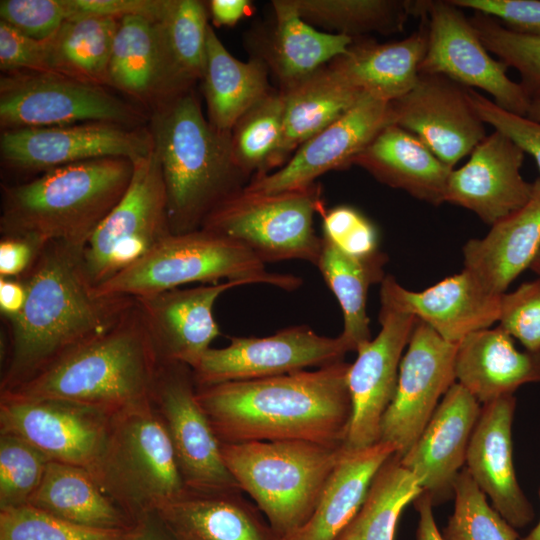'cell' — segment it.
<instances>
[{
	"mask_svg": "<svg viewBox=\"0 0 540 540\" xmlns=\"http://www.w3.org/2000/svg\"><path fill=\"white\" fill-rule=\"evenodd\" d=\"M72 17L69 0H1L0 20L37 41H49Z\"/></svg>",
	"mask_w": 540,
	"mask_h": 540,
	"instance_id": "7dc6e473",
	"label": "cell"
},
{
	"mask_svg": "<svg viewBox=\"0 0 540 540\" xmlns=\"http://www.w3.org/2000/svg\"><path fill=\"white\" fill-rule=\"evenodd\" d=\"M302 19L328 33L352 39L402 32L419 17L421 0H291Z\"/></svg>",
	"mask_w": 540,
	"mask_h": 540,
	"instance_id": "f35d334b",
	"label": "cell"
},
{
	"mask_svg": "<svg viewBox=\"0 0 540 540\" xmlns=\"http://www.w3.org/2000/svg\"><path fill=\"white\" fill-rule=\"evenodd\" d=\"M409 36L387 43L361 37L329 65L349 83L377 99L392 102L408 93L419 78L428 46L426 17Z\"/></svg>",
	"mask_w": 540,
	"mask_h": 540,
	"instance_id": "f1b7e54d",
	"label": "cell"
},
{
	"mask_svg": "<svg viewBox=\"0 0 540 540\" xmlns=\"http://www.w3.org/2000/svg\"><path fill=\"white\" fill-rule=\"evenodd\" d=\"M26 299L27 289L22 279L0 277V312L6 321L22 312Z\"/></svg>",
	"mask_w": 540,
	"mask_h": 540,
	"instance_id": "9f6ffc18",
	"label": "cell"
},
{
	"mask_svg": "<svg viewBox=\"0 0 540 540\" xmlns=\"http://www.w3.org/2000/svg\"><path fill=\"white\" fill-rule=\"evenodd\" d=\"M341 338L317 334L307 325L290 326L267 337H232L228 346L209 348L192 369L196 386L254 380L321 367L344 360Z\"/></svg>",
	"mask_w": 540,
	"mask_h": 540,
	"instance_id": "9a60e30c",
	"label": "cell"
},
{
	"mask_svg": "<svg viewBox=\"0 0 540 540\" xmlns=\"http://www.w3.org/2000/svg\"><path fill=\"white\" fill-rule=\"evenodd\" d=\"M280 92L284 130L275 168L283 166L304 142L341 117L364 94L329 64Z\"/></svg>",
	"mask_w": 540,
	"mask_h": 540,
	"instance_id": "d6a6232c",
	"label": "cell"
},
{
	"mask_svg": "<svg viewBox=\"0 0 540 540\" xmlns=\"http://www.w3.org/2000/svg\"><path fill=\"white\" fill-rule=\"evenodd\" d=\"M69 3L72 17L93 16L120 20L138 16L158 22L165 13L168 0H69Z\"/></svg>",
	"mask_w": 540,
	"mask_h": 540,
	"instance_id": "db71d44e",
	"label": "cell"
},
{
	"mask_svg": "<svg viewBox=\"0 0 540 540\" xmlns=\"http://www.w3.org/2000/svg\"><path fill=\"white\" fill-rule=\"evenodd\" d=\"M530 269L540 277V251L534 259Z\"/></svg>",
	"mask_w": 540,
	"mask_h": 540,
	"instance_id": "be15d7a7",
	"label": "cell"
},
{
	"mask_svg": "<svg viewBox=\"0 0 540 540\" xmlns=\"http://www.w3.org/2000/svg\"><path fill=\"white\" fill-rule=\"evenodd\" d=\"M323 211L316 184L277 193L244 187L221 202L201 228L240 243L263 263L301 259L316 265L322 237L313 219Z\"/></svg>",
	"mask_w": 540,
	"mask_h": 540,
	"instance_id": "9c48e42d",
	"label": "cell"
},
{
	"mask_svg": "<svg viewBox=\"0 0 540 540\" xmlns=\"http://www.w3.org/2000/svg\"><path fill=\"white\" fill-rule=\"evenodd\" d=\"M526 117L540 122V92L531 96Z\"/></svg>",
	"mask_w": 540,
	"mask_h": 540,
	"instance_id": "94428289",
	"label": "cell"
},
{
	"mask_svg": "<svg viewBox=\"0 0 540 540\" xmlns=\"http://www.w3.org/2000/svg\"><path fill=\"white\" fill-rule=\"evenodd\" d=\"M457 344L445 341L416 319L400 362L394 398L380 425L379 441L395 445L399 457L416 442L441 399L456 382Z\"/></svg>",
	"mask_w": 540,
	"mask_h": 540,
	"instance_id": "2e32d148",
	"label": "cell"
},
{
	"mask_svg": "<svg viewBox=\"0 0 540 540\" xmlns=\"http://www.w3.org/2000/svg\"><path fill=\"white\" fill-rule=\"evenodd\" d=\"M413 503L419 514L416 540H444L437 528L432 510L433 504L429 496L423 492Z\"/></svg>",
	"mask_w": 540,
	"mask_h": 540,
	"instance_id": "680465c9",
	"label": "cell"
},
{
	"mask_svg": "<svg viewBox=\"0 0 540 540\" xmlns=\"http://www.w3.org/2000/svg\"><path fill=\"white\" fill-rule=\"evenodd\" d=\"M481 404L455 382L441 399L426 427L400 457L434 505L454 498V485L465 467L469 441Z\"/></svg>",
	"mask_w": 540,
	"mask_h": 540,
	"instance_id": "7402d4cb",
	"label": "cell"
},
{
	"mask_svg": "<svg viewBox=\"0 0 540 540\" xmlns=\"http://www.w3.org/2000/svg\"><path fill=\"white\" fill-rule=\"evenodd\" d=\"M540 251V177L533 182L530 200L491 226L483 238L463 247L465 270L491 294L501 296Z\"/></svg>",
	"mask_w": 540,
	"mask_h": 540,
	"instance_id": "4316f807",
	"label": "cell"
},
{
	"mask_svg": "<svg viewBox=\"0 0 540 540\" xmlns=\"http://www.w3.org/2000/svg\"><path fill=\"white\" fill-rule=\"evenodd\" d=\"M514 395L481 405L466 454L465 468L491 506L515 529L534 519L530 501L521 489L514 468L512 425Z\"/></svg>",
	"mask_w": 540,
	"mask_h": 540,
	"instance_id": "cb8c5ba5",
	"label": "cell"
},
{
	"mask_svg": "<svg viewBox=\"0 0 540 540\" xmlns=\"http://www.w3.org/2000/svg\"><path fill=\"white\" fill-rule=\"evenodd\" d=\"M389 124L390 102L364 93L341 117L304 142L283 166L253 177L245 189L277 193L307 188L326 172L352 166L354 159Z\"/></svg>",
	"mask_w": 540,
	"mask_h": 540,
	"instance_id": "ffe728a7",
	"label": "cell"
},
{
	"mask_svg": "<svg viewBox=\"0 0 540 540\" xmlns=\"http://www.w3.org/2000/svg\"><path fill=\"white\" fill-rule=\"evenodd\" d=\"M246 284L227 280L135 298L160 361L195 368L220 334L213 315L217 298L226 290Z\"/></svg>",
	"mask_w": 540,
	"mask_h": 540,
	"instance_id": "603a6c76",
	"label": "cell"
},
{
	"mask_svg": "<svg viewBox=\"0 0 540 540\" xmlns=\"http://www.w3.org/2000/svg\"><path fill=\"white\" fill-rule=\"evenodd\" d=\"M268 72L258 56L247 62L232 56L209 25L201 82L211 125L231 132L240 117L272 90Z\"/></svg>",
	"mask_w": 540,
	"mask_h": 540,
	"instance_id": "e575fe53",
	"label": "cell"
},
{
	"mask_svg": "<svg viewBox=\"0 0 540 540\" xmlns=\"http://www.w3.org/2000/svg\"><path fill=\"white\" fill-rule=\"evenodd\" d=\"M148 130L108 122L4 130L0 136L2 162L24 172H47L100 158L132 162L153 150Z\"/></svg>",
	"mask_w": 540,
	"mask_h": 540,
	"instance_id": "5bb4252c",
	"label": "cell"
},
{
	"mask_svg": "<svg viewBox=\"0 0 540 540\" xmlns=\"http://www.w3.org/2000/svg\"><path fill=\"white\" fill-rule=\"evenodd\" d=\"M208 7L198 0H168L158 21L162 49L176 95L201 81L206 55Z\"/></svg>",
	"mask_w": 540,
	"mask_h": 540,
	"instance_id": "ab89813d",
	"label": "cell"
},
{
	"mask_svg": "<svg viewBox=\"0 0 540 540\" xmlns=\"http://www.w3.org/2000/svg\"><path fill=\"white\" fill-rule=\"evenodd\" d=\"M241 492L186 488L154 515L171 540H282Z\"/></svg>",
	"mask_w": 540,
	"mask_h": 540,
	"instance_id": "484cf974",
	"label": "cell"
},
{
	"mask_svg": "<svg viewBox=\"0 0 540 540\" xmlns=\"http://www.w3.org/2000/svg\"><path fill=\"white\" fill-rule=\"evenodd\" d=\"M0 68L4 73L50 71L47 43L30 38L0 20Z\"/></svg>",
	"mask_w": 540,
	"mask_h": 540,
	"instance_id": "f5cc1de1",
	"label": "cell"
},
{
	"mask_svg": "<svg viewBox=\"0 0 540 540\" xmlns=\"http://www.w3.org/2000/svg\"><path fill=\"white\" fill-rule=\"evenodd\" d=\"M132 529H102L75 524L29 504L0 509V540H133Z\"/></svg>",
	"mask_w": 540,
	"mask_h": 540,
	"instance_id": "ee69618b",
	"label": "cell"
},
{
	"mask_svg": "<svg viewBox=\"0 0 540 540\" xmlns=\"http://www.w3.org/2000/svg\"><path fill=\"white\" fill-rule=\"evenodd\" d=\"M154 515L141 521L138 532L133 540H164L160 532L154 527Z\"/></svg>",
	"mask_w": 540,
	"mask_h": 540,
	"instance_id": "91938a15",
	"label": "cell"
},
{
	"mask_svg": "<svg viewBox=\"0 0 540 540\" xmlns=\"http://www.w3.org/2000/svg\"><path fill=\"white\" fill-rule=\"evenodd\" d=\"M458 7L489 15L504 27L540 35V0H451Z\"/></svg>",
	"mask_w": 540,
	"mask_h": 540,
	"instance_id": "816d5d0a",
	"label": "cell"
},
{
	"mask_svg": "<svg viewBox=\"0 0 540 540\" xmlns=\"http://www.w3.org/2000/svg\"><path fill=\"white\" fill-rule=\"evenodd\" d=\"M149 131L166 188L171 234L200 229L221 202L249 183L233 158L230 132L205 118L194 89L154 107Z\"/></svg>",
	"mask_w": 540,
	"mask_h": 540,
	"instance_id": "3957f363",
	"label": "cell"
},
{
	"mask_svg": "<svg viewBox=\"0 0 540 540\" xmlns=\"http://www.w3.org/2000/svg\"><path fill=\"white\" fill-rule=\"evenodd\" d=\"M470 23L487 50L520 75L528 95L540 92V35L514 32L495 18L473 12Z\"/></svg>",
	"mask_w": 540,
	"mask_h": 540,
	"instance_id": "f6af8a7d",
	"label": "cell"
},
{
	"mask_svg": "<svg viewBox=\"0 0 540 540\" xmlns=\"http://www.w3.org/2000/svg\"><path fill=\"white\" fill-rule=\"evenodd\" d=\"M160 363L135 300L111 329L0 397L63 400L113 416L151 399Z\"/></svg>",
	"mask_w": 540,
	"mask_h": 540,
	"instance_id": "277c9868",
	"label": "cell"
},
{
	"mask_svg": "<svg viewBox=\"0 0 540 540\" xmlns=\"http://www.w3.org/2000/svg\"><path fill=\"white\" fill-rule=\"evenodd\" d=\"M539 498H540V489H539ZM519 540H540V519L536 526L524 537Z\"/></svg>",
	"mask_w": 540,
	"mask_h": 540,
	"instance_id": "6125c7cd",
	"label": "cell"
},
{
	"mask_svg": "<svg viewBox=\"0 0 540 540\" xmlns=\"http://www.w3.org/2000/svg\"><path fill=\"white\" fill-rule=\"evenodd\" d=\"M151 402L167 430L186 488L241 490L223 462L220 442L197 399L191 367L161 362Z\"/></svg>",
	"mask_w": 540,
	"mask_h": 540,
	"instance_id": "4fadbf2b",
	"label": "cell"
},
{
	"mask_svg": "<svg viewBox=\"0 0 540 540\" xmlns=\"http://www.w3.org/2000/svg\"><path fill=\"white\" fill-rule=\"evenodd\" d=\"M249 0H211L208 2L212 22L215 26H234L251 10Z\"/></svg>",
	"mask_w": 540,
	"mask_h": 540,
	"instance_id": "6f0895ef",
	"label": "cell"
},
{
	"mask_svg": "<svg viewBox=\"0 0 540 540\" xmlns=\"http://www.w3.org/2000/svg\"><path fill=\"white\" fill-rule=\"evenodd\" d=\"M386 262L381 251L369 257H356L322 236L316 266L341 307L344 322L340 336L351 351L371 340L367 295L371 285L384 279Z\"/></svg>",
	"mask_w": 540,
	"mask_h": 540,
	"instance_id": "8d00e7d4",
	"label": "cell"
},
{
	"mask_svg": "<svg viewBox=\"0 0 540 540\" xmlns=\"http://www.w3.org/2000/svg\"><path fill=\"white\" fill-rule=\"evenodd\" d=\"M83 249L47 243L21 278L22 312L8 322L0 393L34 378L71 350L111 329L135 304L133 297L103 296L90 281Z\"/></svg>",
	"mask_w": 540,
	"mask_h": 540,
	"instance_id": "6da1fadb",
	"label": "cell"
},
{
	"mask_svg": "<svg viewBox=\"0 0 540 540\" xmlns=\"http://www.w3.org/2000/svg\"><path fill=\"white\" fill-rule=\"evenodd\" d=\"M142 113L105 86L52 71L4 73L0 78L2 131L108 122L134 128Z\"/></svg>",
	"mask_w": 540,
	"mask_h": 540,
	"instance_id": "30bf717a",
	"label": "cell"
},
{
	"mask_svg": "<svg viewBox=\"0 0 540 540\" xmlns=\"http://www.w3.org/2000/svg\"><path fill=\"white\" fill-rule=\"evenodd\" d=\"M108 81L109 86L153 108L178 96L168 75L158 22L138 16L119 20Z\"/></svg>",
	"mask_w": 540,
	"mask_h": 540,
	"instance_id": "1f68e13d",
	"label": "cell"
},
{
	"mask_svg": "<svg viewBox=\"0 0 540 540\" xmlns=\"http://www.w3.org/2000/svg\"><path fill=\"white\" fill-rule=\"evenodd\" d=\"M44 245L21 236H1L0 277L21 279Z\"/></svg>",
	"mask_w": 540,
	"mask_h": 540,
	"instance_id": "11a10c76",
	"label": "cell"
},
{
	"mask_svg": "<svg viewBox=\"0 0 540 540\" xmlns=\"http://www.w3.org/2000/svg\"><path fill=\"white\" fill-rule=\"evenodd\" d=\"M274 26L260 57L280 89L308 77L344 54L353 39L320 31L297 13L291 0L272 1Z\"/></svg>",
	"mask_w": 540,
	"mask_h": 540,
	"instance_id": "836d02e7",
	"label": "cell"
},
{
	"mask_svg": "<svg viewBox=\"0 0 540 540\" xmlns=\"http://www.w3.org/2000/svg\"><path fill=\"white\" fill-rule=\"evenodd\" d=\"M469 99L483 122L508 136L525 154L533 157L540 171V122L506 111L471 88Z\"/></svg>",
	"mask_w": 540,
	"mask_h": 540,
	"instance_id": "f907efd6",
	"label": "cell"
},
{
	"mask_svg": "<svg viewBox=\"0 0 540 540\" xmlns=\"http://www.w3.org/2000/svg\"><path fill=\"white\" fill-rule=\"evenodd\" d=\"M350 363L197 386V399L220 443L307 440L344 445L352 418Z\"/></svg>",
	"mask_w": 540,
	"mask_h": 540,
	"instance_id": "7a4b0ae2",
	"label": "cell"
},
{
	"mask_svg": "<svg viewBox=\"0 0 540 540\" xmlns=\"http://www.w3.org/2000/svg\"><path fill=\"white\" fill-rule=\"evenodd\" d=\"M428 46L419 72L441 74L471 89L488 93L502 109L526 116L530 96L508 67L484 46L464 9L451 0H422Z\"/></svg>",
	"mask_w": 540,
	"mask_h": 540,
	"instance_id": "7c38bea8",
	"label": "cell"
},
{
	"mask_svg": "<svg viewBox=\"0 0 540 540\" xmlns=\"http://www.w3.org/2000/svg\"><path fill=\"white\" fill-rule=\"evenodd\" d=\"M444 540H519L511 526L488 502L464 467L454 485V509L442 530Z\"/></svg>",
	"mask_w": 540,
	"mask_h": 540,
	"instance_id": "7bdbcfd3",
	"label": "cell"
},
{
	"mask_svg": "<svg viewBox=\"0 0 540 540\" xmlns=\"http://www.w3.org/2000/svg\"><path fill=\"white\" fill-rule=\"evenodd\" d=\"M396 451L382 441L358 450L345 448L311 517L282 540H338L361 508L373 477Z\"/></svg>",
	"mask_w": 540,
	"mask_h": 540,
	"instance_id": "4dcf8cb0",
	"label": "cell"
},
{
	"mask_svg": "<svg viewBox=\"0 0 540 540\" xmlns=\"http://www.w3.org/2000/svg\"><path fill=\"white\" fill-rule=\"evenodd\" d=\"M323 236L344 252L356 257H369L379 252L378 234L374 225L350 206H337L323 211Z\"/></svg>",
	"mask_w": 540,
	"mask_h": 540,
	"instance_id": "681fc988",
	"label": "cell"
},
{
	"mask_svg": "<svg viewBox=\"0 0 540 540\" xmlns=\"http://www.w3.org/2000/svg\"><path fill=\"white\" fill-rule=\"evenodd\" d=\"M133 174L126 158H100L59 167L2 188L1 236L83 249L125 193Z\"/></svg>",
	"mask_w": 540,
	"mask_h": 540,
	"instance_id": "5b68a950",
	"label": "cell"
},
{
	"mask_svg": "<svg viewBox=\"0 0 540 540\" xmlns=\"http://www.w3.org/2000/svg\"><path fill=\"white\" fill-rule=\"evenodd\" d=\"M28 504L63 520L102 529H132L133 521L84 468L49 461Z\"/></svg>",
	"mask_w": 540,
	"mask_h": 540,
	"instance_id": "d590c367",
	"label": "cell"
},
{
	"mask_svg": "<svg viewBox=\"0 0 540 540\" xmlns=\"http://www.w3.org/2000/svg\"><path fill=\"white\" fill-rule=\"evenodd\" d=\"M111 417L63 400L0 397V432L25 439L51 460L88 472L103 452Z\"/></svg>",
	"mask_w": 540,
	"mask_h": 540,
	"instance_id": "d6986e66",
	"label": "cell"
},
{
	"mask_svg": "<svg viewBox=\"0 0 540 540\" xmlns=\"http://www.w3.org/2000/svg\"><path fill=\"white\" fill-rule=\"evenodd\" d=\"M469 156L451 171L445 202L472 211L492 226L530 200L533 182L521 174L525 152L508 136L494 130Z\"/></svg>",
	"mask_w": 540,
	"mask_h": 540,
	"instance_id": "44dd1931",
	"label": "cell"
},
{
	"mask_svg": "<svg viewBox=\"0 0 540 540\" xmlns=\"http://www.w3.org/2000/svg\"><path fill=\"white\" fill-rule=\"evenodd\" d=\"M455 379L481 405L540 382V351H519L505 330L486 328L457 344Z\"/></svg>",
	"mask_w": 540,
	"mask_h": 540,
	"instance_id": "83f0119b",
	"label": "cell"
},
{
	"mask_svg": "<svg viewBox=\"0 0 540 540\" xmlns=\"http://www.w3.org/2000/svg\"><path fill=\"white\" fill-rule=\"evenodd\" d=\"M118 23L114 18L93 16L66 20L46 42L50 71L107 86Z\"/></svg>",
	"mask_w": 540,
	"mask_h": 540,
	"instance_id": "74e56055",
	"label": "cell"
},
{
	"mask_svg": "<svg viewBox=\"0 0 540 540\" xmlns=\"http://www.w3.org/2000/svg\"><path fill=\"white\" fill-rule=\"evenodd\" d=\"M379 182L438 206L445 202L448 177L445 165L419 138L389 124L354 159Z\"/></svg>",
	"mask_w": 540,
	"mask_h": 540,
	"instance_id": "f546056e",
	"label": "cell"
},
{
	"mask_svg": "<svg viewBox=\"0 0 540 540\" xmlns=\"http://www.w3.org/2000/svg\"><path fill=\"white\" fill-rule=\"evenodd\" d=\"M171 234L166 188L154 147L133 162L130 183L83 250L86 273L96 287L146 255Z\"/></svg>",
	"mask_w": 540,
	"mask_h": 540,
	"instance_id": "8fae6325",
	"label": "cell"
},
{
	"mask_svg": "<svg viewBox=\"0 0 540 540\" xmlns=\"http://www.w3.org/2000/svg\"><path fill=\"white\" fill-rule=\"evenodd\" d=\"M283 130V97L280 90L273 89L247 110L232 128L233 158L251 179L275 168Z\"/></svg>",
	"mask_w": 540,
	"mask_h": 540,
	"instance_id": "b9f144b4",
	"label": "cell"
},
{
	"mask_svg": "<svg viewBox=\"0 0 540 540\" xmlns=\"http://www.w3.org/2000/svg\"><path fill=\"white\" fill-rule=\"evenodd\" d=\"M221 279L265 283L288 291L302 283L292 274L268 272L265 263L240 243L200 228L169 234L96 290L103 296L139 298L188 283L212 284Z\"/></svg>",
	"mask_w": 540,
	"mask_h": 540,
	"instance_id": "ba28073f",
	"label": "cell"
},
{
	"mask_svg": "<svg viewBox=\"0 0 540 540\" xmlns=\"http://www.w3.org/2000/svg\"><path fill=\"white\" fill-rule=\"evenodd\" d=\"M390 104L392 124L414 134L452 169L487 136L469 88L441 74L420 73L414 87Z\"/></svg>",
	"mask_w": 540,
	"mask_h": 540,
	"instance_id": "e0dca14e",
	"label": "cell"
},
{
	"mask_svg": "<svg viewBox=\"0 0 540 540\" xmlns=\"http://www.w3.org/2000/svg\"><path fill=\"white\" fill-rule=\"evenodd\" d=\"M89 473L136 523L186 489L169 435L151 399L111 417L103 452Z\"/></svg>",
	"mask_w": 540,
	"mask_h": 540,
	"instance_id": "52a82bcc",
	"label": "cell"
},
{
	"mask_svg": "<svg viewBox=\"0 0 540 540\" xmlns=\"http://www.w3.org/2000/svg\"><path fill=\"white\" fill-rule=\"evenodd\" d=\"M497 323L526 350L540 351V277L501 295Z\"/></svg>",
	"mask_w": 540,
	"mask_h": 540,
	"instance_id": "c3c4849f",
	"label": "cell"
},
{
	"mask_svg": "<svg viewBox=\"0 0 540 540\" xmlns=\"http://www.w3.org/2000/svg\"><path fill=\"white\" fill-rule=\"evenodd\" d=\"M377 336L358 346L347 384L352 418L344 447L358 450L379 442L380 425L394 398L399 366L416 318L381 303Z\"/></svg>",
	"mask_w": 540,
	"mask_h": 540,
	"instance_id": "ac0fdd59",
	"label": "cell"
},
{
	"mask_svg": "<svg viewBox=\"0 0 540 540\" xmlns=\"http://www.w3.org/2000/svg\"><path fill=\"white\" fill-rule=\"evenodd\" d=\"M423 493L395 453L379 468L366 498L338 540H394L404 508Z\"/></svg>",
	"mask_w": 540,
	"mask_h": 540,
	"instance_id": "60d3db41",
	"label": "cell"
},
{
	"mask_svg": "<svg viewBox=\"0 0 540 540\" xmlns=\"http://www.w3.org/2000/svg\"><path fill=\"white\" fill-rule=\"evenodd\" d=\"M49 461L25 439L0 432V509L28 504Z\"/></svg>",
	"mask_w": 540,
	"mask_h": 540,
	"instance_id": "bcb514c9",
	"label": "cell"
},
{
	"mask_svg": "<svg viewBox=\"0 0 540 540\" xmlns=\"http://www.w3.org/2000/svg\"><path fill=\"white\" fill-rule=\"evenodd\" d=\"M220 450L239 488L284 538L311 517L345 447L290 439L220 443Z\"/></svg>",
	"mask_w": 540,
	"mask_h": 540,
	"instance_id": "8992f818",
	"label": "cell"
},
{
	"mask_svg": "<svg viewBox=\"0 0 540 540\" xmlns=\"http://www.w3.org/2000/svg\"><path fill=\"white\" fill-rule=\"evenodd\" d=\"M500 298L465 269L423 291L408 290L391 275L380 288L381 303L414 316L454 344L498 322Z\"/></svg>",
	"mask_w": 540,
	"mask_h": 540,
	"instance_id": "d4e9b609",
	"label": "cell"
}]
</instances>
